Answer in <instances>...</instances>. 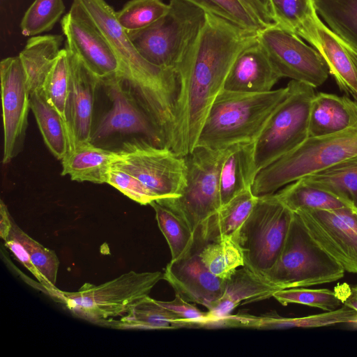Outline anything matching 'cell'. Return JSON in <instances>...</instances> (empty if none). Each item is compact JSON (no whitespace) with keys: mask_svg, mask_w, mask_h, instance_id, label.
I'll list each match as a JSON object with an SVG mask.
<instances>
[{"mask_svg":"<svg viewBox=\"0 0 357 357\" xmlns=\"http://www.w3.org/2000/svg\"><path fill=\"white\" fill-rule=\"evenodd\" d=\"M287 93V86L263 93L222 89L208 112L196 146L219 150L255 142Z\"/></svg>","mask_w":357,"mask_h":357,"instance_id":"7a4b0ae2","label":"cell"},{"mask_svg":"<svg viewBox=\"0 0 357 357\" xmlns=\"http://www.w3.org/2000/svg\"><path fill=\"white\" fill-rule=\"evenodd\" d=\"M279 289L264 281L245 266L235 270L225 279L223 295L215 301L208 312L213 320L211 328L220 327V320L240 304H247L273 297Z\"/></svg>","mask_w":357,"mask_h":357,"instance_id":"44dd1931","label":"cell"},{"mask_svg":"<svg viewBox=\"0 0 357 357\" xmlns=\"http://www.w3.org/2000/svg\"><path fill=\"white\" fill-rule=\"evenodd\" d=\"M289 210H330L349 206L334 194L305 182L302 178L290 183L274 193Z\"/></svg>","mask_w":357,"mask_h":357,"instance_id":"f546056e","label":"cell"},{"mask_svg":"<svg viewBox=\"0 0 357 357\" xmlns=\"http://www.w3.org/2000/svg\"><path fill=\"white\" fill-rule=\"evenodd\" d=\"M294 215L275 194L267 195L258 197L241 227L235 241L244 266L261 279L278 259Z\"/></svg>","mask_w":357,"mask_h":357,"instance_id":"ba28073f","label":"cell"},{"mask_svg":"<svg viewBox=\"0 0 357 357\" xmlns=\"http://www.w3.org/2000/svg\"><path fill=\"white\" fill-rule=\"evenodd\" d=\"M259 32L207 13L189 58L176 70L178 91L169 148L185 156L196 147L208 112L238 54L258 39Z\"/></svg>","mask_w":357,"mask_h":357,"instance_id":"6da1fadb","label":"cell"},{"mask_svg":"<svg viewBox=\"0 0 357 357\" xmlns=\"http://www.w3.org/2000/svg\"><path fill=\"white\" fill-rule=\"evenodd\" d=\"M344 272L312 238L294 213L282 252L261 279L281 290L332 282Z\"/></svg>","mask_w":357,"mask_h":357,"instance_id":"8992f818","label":"cell"},{"mask_svg":"<svg viewBox=\"0 0 357 357\" xmlns=\"http://www.w3.org/2000/svg\"><path fill=\"white\" fill-rule=\"evenodd\" d=\"M66 50L70 66V84L66 126L70 151L79 144L91 142L96 95L100 79L86 67L80 58Z\"/></svg>","mask_w":357,"mask_h":357,"instance_id":"e0dca14e","label":"cell"},{"mask_svg":"<svg viewBox=\"0 0 357 357\" xmlns=\"http://www.w3.org/2000/svg\"><path fill=\"white\" fill-rule=\"evenodd\" d=\"M104 36L119 59L120 68L117 75L132 82H144L161 79L169 73L146 61L138 52L127 33L119 24L116 11L105 0H73Z\"/></svg>","mask_w":357,"mask_h":357,"instance_id":"5bb4252c","label":"cell"},{"mask_svg":"<svg viewBox=\"0 0 357 357\" xmlns=\"http://www.w3.org/2000/svg\"><path fill=\"white\" fill-rule=\"evenodd\" d=\"M61 25L66 38L65 48L80 58L100 79L119 73L118 58L106 38L77 2L73 1Z\"/></svg>","mask_w":357,"mask_h":357,"instance_id":"2e32d148","label":"cell"},{"mask_svg":"<svg viewBox=\"0 0 357 357\" xmlns=\"http://www.w3.org/2000/svg\"><path fill=\"white\" fill-rule=\"evenodd\" d=\"M254 143L235 144L227 149L219 176L221 206L241 192L251 189L256 176Z\"/></svg>","mask_w":357,"mask_h":357,"instance_id":"cb8c5ba5","label":"cell"},{"mask_svg":"<svg viewBox=\"0 0 357 357\" xmlns=\"http://www.w3.org/2000/svg\"><path fill=\"white\" fill-rule=\"evenodd\" d=\"M100 80L111 106L93 126L91 143L100 146L114 137L138 135L155 146H167L159 128L117 75Z\"/></svg>","mask_w":357,"mask_h":357,"instance_id":"8fae6325","label":"cell"},{"mask_svg":"<svg viewBox=\"0 0 357 357\" xmlns=\"http://www.w3.org/2000/svg\"><path fill=\"white\" fill-rule=\"evenodd\" d=\"M64 10L63 0H35L22 20V34L35 36L50 31Z\"/></svg>","mask_w":357,"mask_h":357,"instance_id":"8d00e7d4","label":"cell"},{"mask_svg":"<svg viewBox=\"0 0 357 357\" xmlns=\"http://www.w3.org/2000/svg\"><path fill=\"white\" fill-rule=\"evenodd\" d=\"M121 159L112 166L138 178L157 200L178 197L186 184L185 157L167 146H158L143 139L123 143Z\"/></svg>","mask_w":357,"mask_h":357,"instance_id":"30bf717a","label":"cell"},{"mask_svg":"<svg viewBox=\"0 0 357 357\" xmlns=\"http://www.w3.org/2000/svg\"><path fill=\"white\" fill-rule=\"evenodd\" d=\"M107 183L139 204H150L156 201L152 192L138 178L116 167H111Z\"/></svg>","mask_w":357,"mask_h":357,"instance_id":"60d3db41","label":"cell"},{"mask_svg":"<svg viewBox=\"0 0 357 357\" xmlns=\"http://www.w3.org/2000/svg\"><path fill=\"white\" fill-rule=\"evenodd\" d=\"M277 25L305 39L310 44L319 17L313 0H270Z\"/></svg>","mask_w":357,"mask_h":357,"instance_id":"4dcf8cb0","label":"cell"},{"mask_svg":"<svg viewBox=\"0 0 357 357\" xmlns=\"http://www.w3.org/2000/svg\"><path fill=\"white\" fill-rule=\"evenodd\" d=\"M241 1L266 28L276 24L270 0Z\"/></svg>","mask_w":357,"mask_h":357,"instance_id":"ee69618b","label":"cell"},{"mask_svg":"<svg viewBox=\"0 0 357 357\" xmlns=\"http://www.w3.org/2000/svg\"><path fill=\"white\" fill-rule=\"evenodd\" d=\"M211 13L242 28L259 32L266 29L241 0H187Z\"/></svg>","mask_w":357,"mask_h":357,"instance_id":"74e56055","label":"cell"},{"mask_svg":"<svg viewBox=\"0 0 357 357\" xmlns=\"http://www.w3.org/2000/svg\"><path fill=\"white\" fill-rule=\"evenodd\" d=\"M169 10L161 0H130L116 12V18L127 34L142 31L160 20Z\"/></svg>","mask_w":357,"mask_h":357,"instance_id":"e575fe53","label":"cell"},{"mask_svg":"<svg viewBox=\"0 0 357 357\" xmlns=\"http://www.w3.org/2000/svg\"><path fill=\"white\" fill-rule=\"evenodd\" d=\"M356 124V101L332 93L315 94L310 109L308 137L337 133Z\"/></svg>","mask_w":357,"mask_h":357,"instance_id":"7402d4cb","label":"cell"},{"mask_svg":"<svg viewBox=\"0 0 357 357\" xmlns=\"http://www.w3.org/2000/svg\"><path fill=\"white\" fill-rule=\"evenodd\" d=\"M199 254L205 266L222 279L229 278L238 268L244 266L242 252L230 238H220L204 244Z\"/></svg>","mask_w":357,"mask_h":357,"instance_id":"836d02e7","label":"cell"},{"mask_svg":"<svg viewBox=\"0 0 357 357\" xmlns=\"http://www.w3.org/2000/svg\"><path fill=\"white\" fill-rule=\"evenodd\" d=\"M328 27L357 50V0H313Z\"/></svg>","mask_w":357,"mask_h":357,"instance_id":"1f68e13d","label":"cell"},{"mask_svg":"<svg viewBox=\"0 0 357 357\" xmlns=\"http://www.w3.org/2000/svg\"><path fill=\"white\" fill-rule=\"evenodd\" d=\"M258 40L282 77L314 88L327 79L329 69L322 56L296 33L275 24L260 31Z\"/></svg>","mask_w":357,"mask_h":357,"instance_id":"7c38bea8","label":"cell"},{"mask_svg":"<svg viewBox=\"0 0 357 357\" xmlns=\"http://www.w3.org/2000/svg\"><path fill=\"white\" fill-rule=\"evenodd\" d=\"M357 155V124L344 131L307 137L293 151L256 175L251 190L256 197L275 193L286 185Z\"/></svg>","mask_w":357,"mask_h":357,"instance_id":"277c9868","label":"cell"},{"mask_svg":"<svg viewBox=\"0 0 357 357\" xmlns=\"http://www.w3.org/2000/svg\"><path fill=\"white\" fill-rule=\"evenodd\" d=\"M116 329H167L184 328L179 317L161 305L158 300L146 296L126 316L112 321Z\"/></svg>","mask_w":357,"mask_h":357,"instance_id":"f1b7e54d","label":"cell"},{"mask_svg":"<svg viewBox=\"0 0 357 357\" xmlns=\"http://www.w3.org/2000/svg\"><path fill=\"white\" fill-rule=\"evenodd\" d=\"M121 159L118 151H112L91 142L84 143L70 151L61 160V174L71 180L94 183H107L108 172Z\"/></svg>","mask_w":357,"mask_h":357,"instance_id":"603a6c76","label":"cell"},{"mask_svg":"<svg viewBox=\"0 0 357 357\" xmlns=\"http://www.w3.org/2000/svg\"><path fill=\"white\" fill-rule=\"evenodd\" d=\"M257 199L251 189L241 192L203 223L197 238L203 245L220 238H230L235 241L241 227L250 214Z\"/></svg>","mask_w":357,"mask_h":357,"instance_id":"d4e9b609","label":"cell"},{"mask_svg":"<svg viewBox=\"0 0 357 357\" xmlns=\"http://www.w3.org/2000/svg\"><path fill=\"white\" fill-rule=\"evenodd\" d=\"M8 236L16 239L24 246L36 268L53 286L56 287L59 260L56 252L29 236L13 219Z\"/></svg>","mask_w":357,"mask_h":357,"instance_id":"ab89813d","label":"cell"},{"mask_svg":"<svg viewBox=\"0 0 357 357\" xmlns=\"http://www.w3.org/2000/svg\"><path fill=\"white\" fill-rule=\"evenodd\" d=\"M227 149L196 146L184 156L186 184L181 195L156 201L181 218L196 235L203 223L221 207L219 176Z\"/></svg>","mask_w":357,"mask_h":357,"instance_id":"9c48e42d","label":"cell"},{"mask_svg":"<svg viewBox=\"0 0 357 357\" xmlns=\"http://www.w3.org/2000/svg\"><path fill=\"white\" fill-rule=\"evenodd\" d=\"M150 205L155 211L159 229L169 245L171 261H176L191 255L196 248L197 235L181 218L166 206L156 201Z\"/></svg>","mask_w":357,"mask_h":357,"instance_id":"d6a6232c","label":"cell"},{"mask_svg":"<svg viewBox=\"0 0 357 357\" xmlns=\"http://www.w3.org/2000/svg\"><path fill=\"white\" fill-rule=\"evenodd\" d=\"M5 245L10 250L17 259L34 275L39 283L43 287L45 292L54 299L59 294L60 289L54 287L40 273L31 261V259L24 246L16 239L8 236Z\"/></svg>","mask_w":357,"mask_h":357,"instance_id":"7bdbcfd3","label":"cell"},{"mask_svg":"<svg viewBox=\"0 0 357 357\" xmlns=\"http://www.w3.org/2000/svg\"><path fill=\"white\" fill-rule=\"evenodd\" d=\"M281 77L257 39L236 57L223 89L246 93L268 92L273 90Z\"/></svg>","mask_w":357,"mask_h":357,"instance_id":"d6986e66","label":"cell"},{"mask_svg":"<svg viewBox=\"0 0 357 357\" xmlns=\"http://www.w3.org/2000/svg\"><path fill=\"white\" fill-rule=\"evenodd\" d=\"M338 293L342 301L343 305L351 307L357 311V285L353 287H345V289H340ZM357 328V319L352 324Z\"/></svg>","mask_w":357,"mask_h":357,"instance_id":"bcb514c9","label":"cell"},{"mask_svg":"<svg viewBox=\"0 0 357 357\" xmlns=\"http://www.w3.org/2000/svg\"><path fill=\"white\" fill-rule=\"evenodd\" d=\"M0 236L6 241L9 236L12 227V217L4 202L1 200L0 204Z\"/></svg>","mask_w":357,"mask_h":357,"instance_id":"f6af8a7d","label":"cell"},{"mask_svg":"<svg viewBox=\"0 0 357 357\" xmlns=\"http://www.w3.org/2000/svg\"><path fill=\"white\" fill-rule=\"evenodd\" d=\"M3 124V164L10 162L22 149L31 109L30 92L19 56L0 63Z\"/></svg>","mask_w":357,"mask_h":357,"instance_id":"9a60e30c","label":"cell"},{"mask_svg":"<svg viewBox=\"0 0 357 357\" xmlns=\"http://www.w3.org/2000/svg\"><path fill=\"white\" fill-rule=\"evenodd\" d=\"M296 213L312 238L344 271L357 273V210H301Z\"/></svg>","mask_w":357,"mask_h":357,"instance_id":"4fadbf2b","label":"cell"},{"mask_svg":"<svg viewBox=\"0 0 357 357\" xmlns=\"http://www.w3.org/2000/svg\"><path fill=\"white\" fill-rule=\"evenodd\" d=\"M163 307L172 311L182 320L184 328H211L213 320L208 312H203L178 294L171 301H158Z\"/></svg>","mask_w":357,"mask_h":357,"instance_id":"b9f144b4","label":"cell"},{"mask_svg":"<svg viewBox=\"0 0 357 357\" xmlns=\"http://www.w3.org/2000/svg\"><path fill=\"white\" fill-rule=\"evenodd\" d=\"M301 178L334 194L357 210V155Z\"/></svg>","mask_w":357,"mask_h":357,"instance_id":"4316f807","label":"cell"},{"mask_svg":"<svg viewBox=\"0 0 357 357\" xmlns=\"http://www.w3.org/2000/svg\"><path fill=\"white\" fill-rule=\"evenodd\" d=\"M284 99L271 115L254 143L257 174L289 153L308 137L310 109L314 87L291 79Z\"/></svg>","mask_w":357,"mask_h":357,"instance_id":"52a82bcc","label":"cell"},{"mask_svg":"<svg viewBox=\"0 0 357 357\" xmlns=\"http://www.w3.org/2000/svg\"><path fill=\"white\" fill-rule=\"evenodd\" d=\"M30 105L43 140L54 157L62 160L70 150L66 123L43 93L30 95Z\"/></svg>","mask_w":357,"mask_h":357,"instance_id":"83f0119b","label":"cell"},{"mask_svg":"<svg viewBox=\"0 0 357 357\" xmlns=\"http://www.w3.org/2000/svg\"><path fill=\"white\" fill-rule=\"evenodd\" d=\"M61 35H39L30 38L18 55L24 68L30 95L43 93L45 79L61 51Z\"/></svg>","mask_w":357,"mask_h":357,"instance_id":"484cf974","label":"cell"},{"mask_svg":"<svg viewBox=\"0 0 357 357\" xmlns=\"http://www.w3.org/2000/svg\"><path fill=\"white\" fill-rule=\"evenodd\" d=\"M310 45L324 58L339 88L357 102V50L331 31L319 17Z\"/></svg>","mask_w":357,"mask_h":357,"instance_id":"ffe728a7","label":"cell"},{"mask_svg":"<svg viewBox=\"0 0 357 357\" xmlns=\"http://www.w3.org/2000/svg\"><path fill=\"white\" fill-rule=\"evenodd\" d=\"M206 18V11L188 1L170 0L164 16L128 36L146 61L176 73L192 52Z\"/></svg>","mask_w":357,"mask_h":357,"instance_id":"3957f363","label":"cell"},{"mask_svg":"<svg viewBox=\"0 0 357 357\" xmlns=\"http://www.w3.org/2000/svg\"><path fill=\"white\" fill-rule=\"evenodd\" d=\"M163 278L160 271H131L96 285L84 283L76 291H59L54 300L74 315L94 324L109 326L127 315Z\"/></svg>","mask_w":357,"mask_h":357,"instance_id":"5b68a950","label":"cell"},{"mask_svg":"<svg viewBox=\"0 0 357 357\" xmlns=\"http://www.w3.org/2000/svg\"><path fill=\"white\" fill-rule=\"evenodd\" d=\"M70 84L68 51L61 50L43 87L47 101L59 113L66 123V110Z\"/></svg>","mask_w":357,"mask_h":357,"instance_id":"d590c367","label":"cell"},{"mask_svg":"<svg viewBox=\"0 0 357 357\" xmlns=\"http://www.w3.org/2000/svg\"><path fill=\"white\" fill-rule=\"evenodd\" d=\"M199 249L195 248L185 258L170 261L165 269L163 279L182 298L208 310L223 295L225 279L213 275L205 266L199 257Z\"/></svg>","mask_w":357,"mask_h":357,"instance_id":"ac0fdd59","label":"cell"},{"mask_svg":"<svg viewBox=\"0 0 357 357\" xmlns=\"http://www.w3.org/2000/svg\"><path fill=\"white\" fill-rule=\"evenodd\" d=\"M273 297L282 305L298 303L330 312L342 303L338 293L328 289L289 288L276 291Z\"/></svg>","mask_w":357,"mask_h":357,"instance_id":"f35d334b","label":"cell"}]
</instances>
